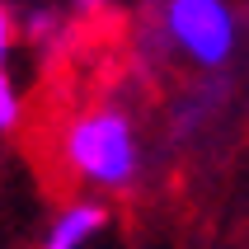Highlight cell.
Returning a JSON list of instances; mask_svg holds the SVG:
<instances>
[{
  "instance_id": "cell-1",
  "label": "cell",
  "mask_w": 249,
  "mask_h": 249,
  "mask_svg": "<svg viewBox=\"0 0 249 249\" xmlns=\"http://www.w3.org/2000/svg\"><path fill=\"white\" fill-rule=\"evenodd\" d=\"M61 160L80 183L123 193L141 174V137L137 123L118 104H94L75 113L61 132Z\"/></svg>"
},
{
  "instance_id": "cell-2",
  "label": "cell",
  "mask_w": 249,
  "mask_h": 249,
  "mask_svg": "<svg viewBox=\"0 0 249 249\" xmlns=\"http://www.w3.org/2000/svg\"><path fill=\"white\" fill-rule=\"evenodd\" d=\"M165 33L193 66L216 71L240 47V19L231 0H169L165 5Z\"/></svg>"
},
{
  "instance_id": "cell-3",
  "label": "cell",
  "mask_w": 249,
  "mask_h": 249,
  "mask_svg": "<svg viewBox=\"0 0 249 249\" xmlns=\"http://www.w3.org/2000/svg\"><path fill=\"white\" fill-rule=\"evenodd\" d=\"M104 226H108V212L99 207V202H71V207L52 221L42 249H85Z\"/></svg>"
},
{
  "instance_id": "cell-4",
  "label": "cell",
  "mask_w": 249,
  "mask_h": 249,
  "mask_svg": "<svg viewBox=\"0 0 249 249\" xmlns=\"http://www.w3.org/2000/svg\"><path fill=\"white\" fill-rule=\"evenodd\" d=\"M14 123H19V89H14V80L0 71V132H10Z\"/></svg>"
},
{
  "instance_id": "cell-5",
  "label": "cell",
  "mask_w": 249,
  "mask_h": 249,
  "mask_svg": "<svg viewBox=\"0 0 249 249\" xmlns=\"http://www.w3.org/2000/svg\"><path fill=\"white\" fill-rule=\"evenodd\" d=\"M10 47H14V14L0 5V71H5V61H10Z\"/></svg>"
},
{
  "instance_id": "cell-6",
  "label": "cell",
  "mask_w": 249,
  "mask_h": 249,
  "mask_svg": "<svg viewBox=\"0 0 249 249\" xmlns=\"http://www.w3.org/2000/svg\"><path fill=\"white\" fill-rule=\"evenodd\" d=\"M104 0H75V10H99Z\"/></svg>"
}]
</instances>
